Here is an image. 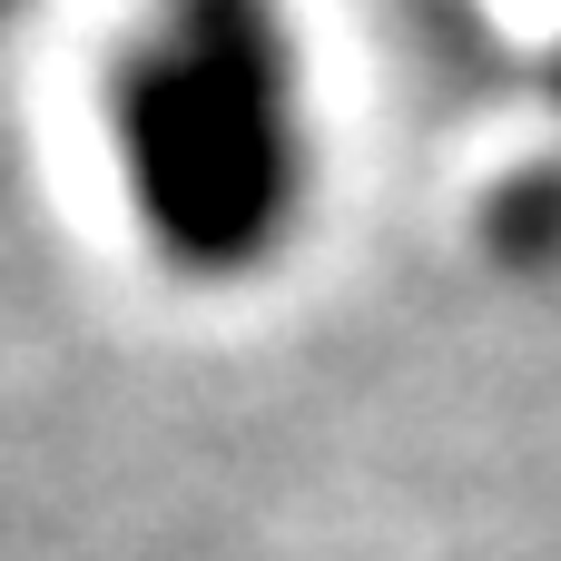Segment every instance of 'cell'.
Here are the masks:
<instances>
[{
  "mask_svg": "<svg viewBox=\"0 0 561 561\" xmlns=\"http://www.w3.org/2000/svg\"><path fill=\"white\" fill-rule=\"evenodd\" d=\"M108 118L128 197L178 266L237 276L286 237L306 187V128L296 49L266 0H168L158 30L118 59Z\"/></svg>",
  "mask_w": 561,
  "mask_h": 561,
  "instance_id": "cell-1",
  "label": "cell"
}]
</instances>
